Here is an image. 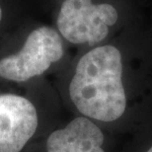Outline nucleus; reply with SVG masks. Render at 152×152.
<instances>
[{
	"label": "nucleus",
	"instance_id": "nucleus-1",
	"mask_svg": "<svg viewBox=\"0 0 152 152\" xmlns=\"http://www.w3.org/2000/svg\"><path fill=\"white\" fill-rule=\"evenodd\" d=\"M124 56L113 45H99L79 59L68 87L82 117L111 124L118 133L148 124L152 108L129 89Z\"/></svg>",
	"mask_w": 152,
	"mask_h": 152
},
{
	"label": "nucleus",
	"instance_id": "nucleus-2",
	"mask_svg": "<svg viewBox=\"0 0 152 152\" xmlns=\"http://www.w3.org/2000/svg\"><path fill=\"white\" fill-rule=\"evenodd\" d=\"M118 19L117 9L111 4H93L92 0H63L56 24L68 42L95 45L108 37L110 27Z\"/></svg>",
	"mask_w": 152,
	"mask_h": 152
},
{
	"label": "nucleus",
	"instance_id": "nucleus-3",
	"mask_svg": "<svg viewBox=\"0 0 152 152\" xmlns=\"http://www.w3.org/2000/svg\"><path fill=\"white\" fill-rule=\"evenodd\" d=\"M62 39L50 27L33 31L19 53L0 60V76L8 80L24 82L42 75L50 65L62 58Z\"/></svg>",
	"mask_w": 152,
	"mask_h": 152
},
{
	"label": "nucleus",
	"instance_id": "nucleus-4",
	"mask_svg": "<svg viewBox=\"0 0 152 152\" xmlns=\"http://www.w3.org/2000/svg\"><path fill=\"white\" fill-rule=\"evenodd\" d=\"M35 106L22 96L0 95V152H20L38 129Z\"/></svg>",
	"mask_w": 152,
	"mask_h": 152
},
{
	"label": "nucleus",
	"instance_id": "nucleus-5",
	"mask_svg": "<svg viewBox=\"0 0 152 152\" xmlns=\"http://www.w3.org/2000/svg\"><path fill=\"white\" fill-rule=\"evenodd\" d=\"M48 152H108L106 135L96 123L85 117L71 120L48 135Z\"/></svg>",
	"mask_w": 152,
	"mask_h": 152
},
{
	"label": "nucleus",
	"instance_id": "nucleus-6",
	"mask_svg": "<svg viewBox=\"0 0 152 152\" xmlns=\"http://www.w3.org/2000/svg\"><path fill=\"white\" fill-rule=\"evenodd\" d=\"M134 152H152V136L144 141Z\"/></svg>",
	"mask_w": 152,
	"mask_h": 152
},
{
	"label": "nucleus",
	"instance_id": "nucleus-7",
	"mask_svg": "<svg viewBox=\"0 0 152 152\" xmlns=\"http://www.w3.org/2000/svg\"><path fill=\"white\" fill-rule=\"evenodd\" d=\"M1 18H2V11H1V8H0V21H1Z\"/></svg>",
	"mask_w": 152,
	"mask_h": 152
}]
</instances>
